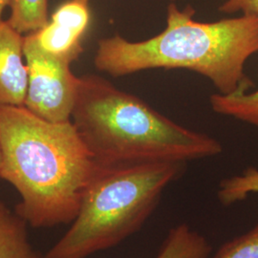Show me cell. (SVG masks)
<instances>
[{"instance_id":"cell-9","label":"cell","mask_w":258,"mask_h":258,"mask_svg":"<svg viewBox=\"0 0 258 258\" xmlns=\"http://www.w3.org/2000/svg\"><path fill=\"white\" fill-rule=\"evenodd\" d=\"M212 110L258 127V89L232 95L213 94L210 98Z\"/></svg>"},{"instance_id":"cell-18","label":"cell","mask_w":258,"mask_h":258,"mask_svg":"<svg viewBox=\"0 0 258 258\" xmlns=\"http://www.w3.org/2000/svg\"><path fill=\"white\" fill-rule=\"evenodd\" d=\"M223 1H224V0H223Z\"/></svg>"},{"instance_id":"cell-5","label":"cell","mask_w":258,"mask_h":258,"mask_svg":"<svg viewBox=\"0 0 258 258\" xmlns=\"http://www.w3.org/2000/svg\"><path fill=\"white\" fill-rule=\"evenodd\" d=\"M23 50L28 71L23 106L42 120H71L80 83L71 64L42 52L29 34L24 36Z\"/></svg>"},{"instance_id":"cell-2","label":"cell","mask_w":258,"mask_h":258,"mask_svg":"<svg viewBox=\"0 0 258 258\" xmlns=\"http://www.w3.org/2000/svg\"><path fill=\"white\" fill-rule=\"evenodd\" d=\"M0 178L21 197L19 214L36 227L73 221L97 169L72 120H42L24 106H0Z\"/></svg>"},{"instance_id":"cell-15","label":"cell","mask_w":258,"mask_h":258,"mask_svg":"<svg viewBox=\"0 0 258 258\" xmlns=\"http://www.w3.org/2000/svg\"><path fill=\"white\" fill-rule=\"evenodd\" d=\"M11 0H0V22L2 21V14L7 6H10Z\"/></svg>"},{"instance_id":"cell-4","label":"cell","mask_w":258,"mask_h":258,"mask_svg":"<svg viewBox=\"0 0 258 258\" xmlns=\"http://www.w3.org/2000/svg\"><path fill=\"white\" fill-rule=\"evenodd\" d=\"M186 163L98 165L71 228L45 258H86L136 233Z\"/></svg>"},{"instance_id":"cell-7","label":"cell","mask_w":258,"mask_h":258,"mask_svg":"<svg viewBox=\"0 0 258 258\" xmlns=\"http://www.w3.org/2000/svg\"><path fill=\"white\" fill-rule=\"evenodd\" d=\"M24 36L0 22V106H23L28 71L23 50Z\"/></svg>"},{"instance_id":"cell-16","label":"cell","mask_w":258,"mask_h":258,"mask_svg":"<svg viewBox=\"0 0 258 258\" xmlns=\"http://www.w3.org/2000/svg\"><path fill=\"white\" fill-rule=\"evenodd\" d=\"M2 163H3V150H2V142H1V135H0V176H1ZM0 179H1V178H0Z\"/></svg>"},{"instance_id":"cell-12","label":"cell","mask_w":258,"mask_h":258,"mask_svg":"<svg viewBox=\"0 0 258 258\" xmlns=\"http://www.w3.org/2000/svg\"><path fill=\"white\" fill-rule=\"evenodd\" d=\"M250 194H258V168L248 167L241 174L223 179L217 190L222 206L229 207L244 201Z\"/></svg>"},{"instance_id":"cell-17","label":"cell","mask_w":258,"mask_h":258,"mask_svg":"<svg viewBox=\"0 0 258 258\" xmlns=\"http://www.w3.org/2000/svg\"><path fill=\"white\" fill-rule=\"evenodd\" d=\"M79 1H82V2H84V3H87V4H88V2H89L90 0H79Z\"/></svg>"},{"instance_id":"cell-13","label":"cell","mask_w":258,"mask_h":258,"mask_svg":"<svg viewBox=\"0 0 258 258\" xmlns=\"http://www.w3.org/2000/svg\"><path fill=\"white\" fill-rule=\"evenodd\" d=\"M209 258H258V223L249 231L223 244Z\"/></svg>"},{"instance_id":"cell-1","label":"cell","mask_w":258,"mask_h":258,"mask_svg":"<svg viewBox=\"0 0 258 258\" xmlns=\"http://www.w3.org/2000/svg\"><path fill=\"white\" fill-rule=\"evenodd\" d=\"M191 7H167L166 26L155 37L129 41L115 35L98 42L94 64L113 77L150 69H186L207 78L221 95L247 92L253 83L245 65L258 53V17L215 22L194 19Z\"/></svg>"},{"instance_id":"cell-11","label":"cell","mask_w":258,"mask_h":258,"mask_svg":"<svg viewBox=\"0 0 258 258\" xmlns=\"http://www.w3.org/2000/svg\"><path fill=\"white\" fill-rule=\"evenodd\" d=\"M48 0H11L10 25L21 35L43 27L47 22Z\"/></svg>"},{"instance_id":"cell-6","label":"cell","mask_w":258,"mask_h":258,"mask_svg":"<svg viewBox=\"0 0 258 258\" xmlns=\"http://www.w3.org/2000/svg\"><path fill=\"white\" fill-rule=\"evenodd\" d=\"M89 22L88 4L70 0L55 10L43 27L29 35L42 52L72 64L83 53V37Z\"/></svg>"},{"instance_id":"cell-10","label":"cell","mask_w":258,"mask_h":258,"mask_svg":"<svg viewBox=\"0 0 258 258\" xmlns=\"http://www.w3.org/2000/svg\"><path fill=\"white\" fill-rule=\"evenodd\" d=\"M0 258H37L30 248L22 223L1 204Z\"/></svg>"},{"instance_id":"cell-3","label":"cell","mask_w":258,"mask_h":258,"mask_svg":"<svg viewBox=\"0 0 258 258\" xmlns=\"http://www.w3.org/2000/svg\"><path fill=\"white\" fill-rule=\"evenodd\" d=\"M71 120L101 166L187 163L223 151L216 139L176 123L97 75L80 77Z\"/></svg>"},{"instance_id":"cell-14","label":"cell","mask_w":258,"mask_h":258,"mask_svg":"<svg viewBox=\"0 0 258 258\" xmlns=\"http://www.w3.org/2000/svg\"><path fill=\"white\" fill-rule=\"evenodd\" d=\"M219 11L224 14L241 13L258 17V0H224Z\"/></svg>"},{"instance_id":"cell-8","label":"cell","mask_w":258,"mask_h":258,"mask_svg":"<svg viewBox=\"0 0 258 258\" xmlns=\"http://www.w3.org/2000/svg\"><path fill=\"white\" fill-rule=\"evenodd\" d=\"M212 245L185 223L171 228L156 258H209Z\"/></svg>"}]
</instances>
